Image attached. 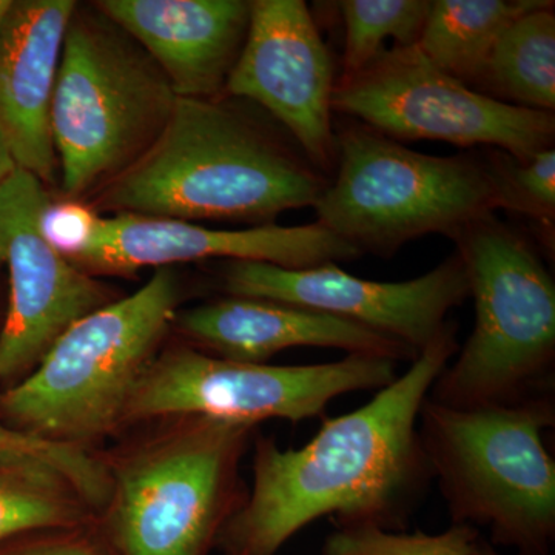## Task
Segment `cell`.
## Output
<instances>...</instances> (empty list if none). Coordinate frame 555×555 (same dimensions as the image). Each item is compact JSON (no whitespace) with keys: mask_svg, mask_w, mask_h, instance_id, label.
<instances>
[{"mask_svg":"<svg viewBox=\"0 0 555 555\" xmlns=\"http://www.w3.org/2000/svg\"><path fill=\"white\" fill-rule=\"evenodd\" d=\"M456 331L449 320L401 377L364 406L324 418L305 447L281 449L272 438H258L254 485L215 546L224 555H276L323 517L338 528L404 531L434 480L420 441V412L459 352Z\"/></svg>","mask_w":555,"mask_h":555,"instance_id":"1","label":"cell"},{"mask_svg":"<svg viewBox=\"0 0 555 555\" xmlns=\"http://www.w3.org/2000/svg\"><path fill=\"white\" fill-rule=\"evenodd\" d=\"M326 185L301 152L238 109L178 98L159 137L96 190L93 204L113 215L264 225L315 206Z\"/></svg>","mask_w":555,"mask_h":555,"instance_id":"2","label":"cell"},{"mask_svg":"<svg viewBox=\"0 0 555 555\" xmlns=\"http://www.w3.org/2000/svg\"><path fill=\"white\" fill-rule=\"evenodd\" d=\"M257 425L203 415L160 420L105 459L98 529L115 555H207L243 505L240 465Z\"/></svg>","mask_w":555,"mask_h":555,"instance_id":"3","label":"cell"},{"mask_svg":"<svg viewBox=\"0 0 555 555\" xmlns=\"http://www.w3.org/2000/svg\"><path fill=\"white\" fill-rule=\"evenodd\" d=\"M179 299L177 272L160 268L134 294L80 318L0 393V423L86 449L113 436L126 426L131 393L173 326Z\"/></svg>","mask_w":555,"mask_h":555,"instance_id":"4","label":"cell"},{"mask_svg":"<svg viewBox=\"0 0 555 555\" xmlns=\"http://www.w3.org/2000/svg\"><path fill=\"white\" fill-rule=\"evenodd\" d=\"M555 397L460 409L427 397L420 412L423 451L452 524L488 529L494 546L551 555L555 543V463L543 433Z\"/></svg>","mask_w":555,"mask_h":555,"instance_id":"5","label":"cell"},{"mask_svg":"<svg viewBox=\"0 0 555 555\" xmlns=\"http://www.w3.org/2000/svg\"><path fill=\"white\" fill-rule=\"evenodd\" d=\"M465 264L476 323L430 400L469 409L555 397V283L524 236L494 214L452 238Z\"/></svg>","mask_w":555,"mask_h":555,"instance_id":"6","label":"cell"},{"mask_svg":"<svg viewBox=\"0 0 555 555\" xmlns=\"http://www.w3.org/2000/svg\"><path fill=\"white\" fill-rule=\"evenodd\" d=\"M177 101L158 65L127 33L100 11L78 7L51 105L64 199L82 201L130 167L159 137Z\"/></svg>","mask_w":555,"mask_h":555,"instance_id":"7","label":"cell"},{"mask_svg":"<svg viewBox=\"0 0 555 555\" xmlns=\"http://www.w3.org/2000/svg\"><path fill=\"white\" fill-rule=\"evenodd\" d=\"M335 164L337 177L313 206L317 222L361 255L390 257L430 233L454 238L500 208L483 156L425 155L364 124L335 137Z\"/></svg>","mask_w":555,"mask_h":555,"instance_id":"8","label":"cell"},{"mask_svg":"<svg viewBox=\"0 0 555 555\" xmlns=\"http://www.w3.org/2000/svg\"><path fill=\"white\" fill-rule=\"evenodd\" d=\"M397 378L396 361L346 356L331 363L270 366L241 363L192 346L163 350L139 379L126 426L181 415L214 416L257 425L323 416L331 401L378 390Z\"/></svg>","mask_w":555,"mask_h":555,"instance_id":"9","label":"cell"},{"mask_svg":"<svg viewBox=\"0 0 555 555\" xmlns=\"http://www.w3.org/2000/svg\"><path fill=\"white\" fill-rule=\"evenodd\" d=\"M332 109L386 137L505 150L529 158L554 141V113L517 107L470 89L415 46L393 47L349 79L337 80Z\"/></svg>","mask_w":555,"mask_h":555,"instance_id":"10","label":"cell"},{"mask_svg":"<svg viewBox=\"0 0 555 555\" xmlns=\"http://www.w3.org/2000/svg\"><path fill=\"white\" fill-rule=\"evenodd\" d=\"M50 201L46 185L20 167L0 185V264L10 275L0 382L30 374L76 321L115 301L108 286L43 236L40 218Z\"/></svg>","mask_w":555,"mask_h":555,"instance_id":"11","label":"cell"},{"mask_svg":"<svg viewBox=\"0 0 555 555\" xmlns=\"http://www.w3.org/2000/svg\"><path fill=\"white\" fill-rule=\"evenodd\" d=\"M222 287L230 297L270 299L352 321L422 352L469 298L459 254L425 275L385 283L350 275L335 262L284 269L266 262L229 261Z\"/></svg>","mask_w":555,"mask_h":555,"instance_id":"12","label":"cell"},{"mask_svg":"<svg viewBox=\"0 0 555 555\" xmlns=\"http://www.w3.org/2000/svg\"><path fill=\"white\" fill-rule=\"evenodd\" d=\"M335 68L302 0H254L243 50L224 93L268 109L326 177L335 166Z\"/></svg>","mask_w":555,"mask_h":555,"instance_id":"13","label":"cell"},{"mask_svg":"<svg viewBox=\"0 0 555 555\" xmlns=\"http://www.w3.org/2000/svg\"><path fill=\"white\" fill-rule=\"evenodd\" d=\"M356 246L313 222L254 229H208L195 222L116 214L101 217L90 243L68 261L91 276L134 275L145 268L225 258L308 269L360 257Z\"/></svg>","mask_w":555,"mask_h":555,"instance_id":"14","label":"cell"},{"mask_svg":"<svg viewBox=\"0 0 555 555\" xmlns=\"http://www.w3.org/2000/svg\"><path fill=\"white\" fill-rule=\"evenodd\" d=\"M94 9L127 33L185 100L224 93L250 17L244 0H101Z\"/></svg>","mask_w":555,"mask_h":555,"instance_id":"15","label":"cell"},{"mask_svg":"<svg viewBox=\"0 0 555 555\" xmlns=\"http://www.w3.org/2000/svg\"><path fill=\"white\" fill-rule=\"evenodd\" d=\"M73 0L13 2L0 28V133L20 169L43 185L60 181L51 105Z\"/></svg>","mask_w":555,"mask_h":555,"instance_id":"16","label":"cell"},{"mask_svg":"<svg viewBox=\"0 0 555 555\" xmlns=\"http://www.w3.org/2000/svg\"><path fill=\"white\" fill-rule=\"evenodd\" d=\"M189 346L241 363L262 364L291 347H332L347 356L414 361L418 352L343 318L270 299L229 297L175 318Z\"/></svg>","mask_w":555,"mask_h":555,"instance_id":"17","label":"cell"},{"mask_svg":"<svg viewBox=\"0 0 555 555\" xmlns=\"http://www.w3.org/2000/svg\"><path fill=\"white\" fill-rule=\"evenodd\" d=\"M96 524V509L60 467L40 456L0 452V545L31 532Z\"/></svg>","mask_w":555,"mask_h":555,"instance_id":"18","label":"cell"},{"mask_svg":"<svg viewBox=\"0 0 555 555\" xmlns=\"http://www.w3.org/2000/svg\"><path fill=\"white\" fill-rule=\"evenodd\" d=\"M545 0H436L415 47L452 78L480 83L495 43L521 14Z\"/></svg>","mask_w":555,"mask_h":555,"instance_id":"19","label":"cell"},{"mask_svg":"<svg viewBox=\"0 0 555 555\" xmlns=\"http://www.w3.org/2000/svg\"><path fill=\"white\" fill-rule=\"evenodd\" d=\"M553 7L554 2L545 0L542 5L517 17L500 36L478 83L485 91H491L488 96L502 98L517 107L554 112Z\"/></svg>","mask_w":555,"mask_h":555,"instance_id":"20","label":"cell"},{"mask_svg":"<svg viewBox=\"0 0 555 555\" xmlns=\"http://www.w3.org/2000/svg\"><path fill=\"white\" fill-rule=\"evenodd\" d=\"M430 2L427 0H343L338 2L345 21L343 79L352 78L385 51L387 39L396 47L415 46Z\"/></svg>","mask_w":555,"mask_h":555,"instance_id":"21","label":"cell"},{"mask_svg":"<svg viewBox=\"0 0 555 555\" xmlns=\"http://www.w3.org/2000/svg\"><path fill=\"white\" fill-rule=\"evenodd\" d=\"M500 208L517 211L553 229L555 218V152L540 150L518 159L505 150L492 149L483 156Z\"/></svg>","mask_w":555,"mask_h":555,"instance_id":"22","label":"cell"},{"mask_svg":"<svg viewBox=\"0 0 555 555\" xmlns=\"http://www.w3.org/2000/svg\"><path fill=\"white\" fill-rule=\"evenodd\" d=\"M481 531L452 524L440 534L386 531L377 526L337 528L324 540L323 555H473Z\"/></svg>","mask_w":555,"mask_h":555,"instance_id":"23","label":"cell"},{"mask_svg":"<svg viewBox=\"0 0 555 555\" xmlns=\"http://www.w3.org/2000/svg\"><path fill=\"white\" fill-rule=\"evenodd\" d=\"M0 452H17V454L36 455L49 460L78 486L96 513H101L102 507L107 503L109 495L107 463L104 456L94 454L91 449L51 443L0 423Z\"/></svg>","mask_w":555,"mask_h":555,"instance_id":"24","label":"cell"},{"mask_svg":"<svg viewBox=\"0 0 555 555\" xmlns=\"http://www.w3.org/2000/svg\"><path fill=\"white\" fill-rule=\"evenodd\" d=\"M100 218L90 204L51 199L40 218V229L50 246L69 259L90 243Z\"/></svg>","mask_w":555,"mask_h":555,"instance_id":"25","label":"cell"},{"mask_svg":"<svg viewBox=\"0 0 555 555\" xmlns=\"http://www.w3.org/2000/svg\"><path fill=\"white\" fill-rule=\"evenodd\" d=\"M0 555H115L96 525L51 529L11 539L0 545Z\"/></svg>","mask_w":555,"mask_h":555,"instance_id":"26","label":"cell"},{"mask_svg":"<svg viewBox=\"0 0 555 555\" xmlns=\"http://www.w3.org/2000/svg\"><path fill=\"white\" fill-rule=\"evenodd\" d=\"M16 169V163H14L13 156H11L5 138L0 133V185H2L3 182L7 181V178Z\"/></svg>","mask_w":555,"mask_h":555,"instance_id":"27","label":"cell"},{"mask_svg":"<svg viewBox=\"0 0 555 555\" xmlns=\"http://www.w3.org/2000/svg\"><path fill=\"white\" fill-rule=\"evenodd\" d=\"M473 555H502L496 551V546L492 545L486 537L481 535L478 539L476 550Z\"/></svg>","mask_w":555,"mask_h":555,"instance_id":"28","label":"cell"},{"mask_svg":"<svg viewBox=\"0 0 555 555\" xmlns=\"http://www.w3.org/2000/svg\"><path fill=\"white\" fill-rule=\"evenodd\" d=\"M11 7H13V0H0V28L9 16Z\"/></svg>","mask_w":555,"mask_h":555,"instance_id":"29","label":"cell"}]
</instances>
